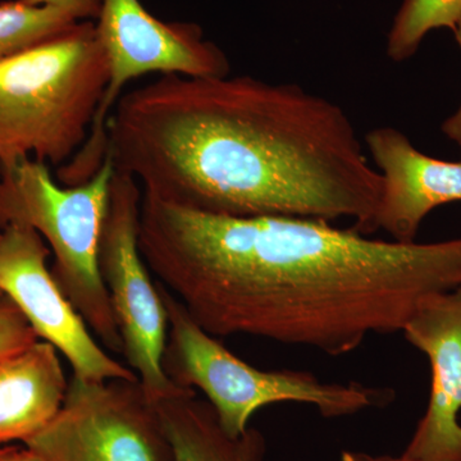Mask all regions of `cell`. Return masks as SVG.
<instances>
[{"label":"cell","instance_id":"1","mask_svg":"<svg viewBox=\"0 0 461 461\" xmlns=\"http://www.w3.org/2000/svg\"><path fill=\"white\" fill-rule=\"evenodd\" d=\"M149 271L209 335L339 357L400 332L421 300L461 287V239L418 244L293 217H223L142 193Z\"/></svg>","mask_w":461,"mask_h":461},{"label":"cell","instance_id":"2","mask_svg":"<svg viewBox=\"0 0 461 461\" xmlns=\"http://www.w3.org/2000/svg\"><path fill=\"white\" fill-rule=\"evenodd\" d=\"M107 132L115 169L162 202L373 233L384 178L344 109L299 85L163 75L121 96Z\"/></svg>","mask_w":461,"mask_h":461},{"label":"cell","instance_id":"3","mask_svg":"<svg viewBox=\"0 0 461 461\" xmlns=\"http://www.w3.org/2000/svg\"><path fill=\"white\" fill-rule=\"evenodd\" d=\"M108 83L95 23L0 60V165H66L83 148Z\"/></svg>","mask_w":461,"mask_h":461},{"label":"cell","instance_id":"4","mask_svg":"<svg viewBox=\"0 0 461 461\" xmlns=\"http://www.w3.org/2000/svg\"><path fill=\"white\" fill-rule=\"evenodd\" d=\"M114 172L107 156L89 181L63 186L53 181L47 163L33 158L0 165V230L23 224L47 240L54 256L51 275L67 299L105 348L122 354L98 269L100 230Z\"/></svg>","mask_w":461,"mask_h":461},{"label":"cell","instance_id":"5","mask_svg":"<svg viewBox=\"0 0 461 461\" xmlns=\"http://www.w3.org/2000/svg\"><path fill=\"white\" fill-rule=\"evenodd\" d=\"M157 285L168 315L163 371L176 386L202 391L230 436L242 435L251 417L272 403H304L330 420L384 408L395 399L388 387L323 382L305 371L256 368L205 332L163 285Z\"/></svg>","mask_w":461,"mask_h":461},{"label":"cell","instance_id":"6","mask_svg":"<svg viewBox=\"0 0 461 461\" xmlns=\"http://www.w3.org/2000/svg\"><path fill=\"white\" fill-rule=\"evenodd\" d=\"M108 65V83L89 136L68 163L58 169L63 186L89 181L108 150L107 124L124 86L148 74L226 77L230 62L195 23H163L140 0H102L95 23Z\"/></svg>","mask_w":461,"mask_h":461},{"label":"cell","instance_id":"7","mask_svg":"<svg viewBox=\"0 0 461 461\" xmlns=\"http://www.w3.org/2000/svg\"><path fill=\"white\" fill-rule=\"evenodd\" d=\"M142 190L127 173L115 169L98 244V269L123 344V357L151 402L180 395L167 377L162 357L168 315L139 248Z\"/></svg>","mask_w":461,"mask_h":461},{"label":"cell","instance_id":"8","mask_svg":"<svg viewBox=\"0 0 461 461\" xmlns=\"http://www.w3.org/2000/svg\"><path fill=\"white\" fill-rule=\"evenodd\" d=\"M25 446L45 461H175L140 381L72 377L56 418Z\"/></svg>","mask_w":461,"mask_h":461},{"label":"cell","instance_id":"9","mask_svg":"<svg viewBox=\"0 0 461 461\" xmlns=\"http://www.w3.org/2000/svg\"><path fill=\"white\" fill-rule=\"evenodd\" d=\"M50 253L32 227L11 224L0 230V291L23 312L38 338L63 354L76 377L90 382L139 379L91 335L48 268Z\"/></svg>","mask_w":461,"mask_h":461},{"label":"cell","instance_id":"10","mask_svg":"<svg viewBox=\"0 0 461 461\" xmlns=\"http://www.w3.org/2000/svg\"><path fill=\"white\" fill-rule=\"evenodd\" d=\"M402 332L430 366L429 406L402 456L461 461V287L421 300Z\"/></svg>","mask_w":461,"mask_h":461},{"label":"cell","instance_id":"11","mask_svg":"<svg viewBox=\"0 0 461 461\" xmlns=\"http://www.w3.org/2000/svg\"><path fill=\"white\" fill-rule=\"evenodd\" d=\"M366 142L384 178L373 232L382 230L395 241H415L421 222L433 209L460 202L461 160L426 156L393 127L372 130Z\"/></svg>","mask_w":461,"mask_h":461},{"label":"cell","instance_id":"12","mask_svg":"<svg viewBox=\"0 0 461 461\" xmlns=\"http://www.w3.org/2000/svg\"><path fill=\"white\" fill-rule=\"evenodd\" d=\"M58 350L36 341L0 362V445L38 435L62 408L67 393Z\"/></svg>","mask_w":461,"mask_h":461},{"label":"cell","instance_id":"13","mask_svg":"<svg viewBox=\"0 0 461 461\" xmlns=\"http://www.w3.org/2000/svg\"><path fill=\"white\" fill-rule=\"evenodd\" d=\"M175 461H264L263 433L249 427L242 435L230 436L213 406L195 390L157 402Z\"/></svg>","mask_w":461,"mask_h":461},{"label":"cell","instance_id":"14","mask_svg":"<svg viewBox=\"0 0 461 461\" xmlns=\"http://www.w3.org/2000/svg\"><path fill=\"white\" fill-rule=\"evenodd\" d=\"M77 23L65 12L25 0L0 3V60L59 38Z\"/></svg>","mask_w":461,"mask_h":461},{"label":"cell","instance_id":"15","mask_svg":"<svg viewBox=\"0 0 461 461\" xmlns=\"http://www.w3.org/2000/svg\"><path fill=\"white\" fill-rule=\"evenodd\" d=\"M461 0H403L387 36V56L403 62L417 53L427 33L456 29Z\"/></svg>","mask_w":461,"mask_h":461},{"label":"cell","instance_id":"16","mask_svg":"<svg viewBox=\"0 0 461 461\" xmlns=\"http://www.w3.org/2000/svg\"><path fill=\"white\" fill-rule=\"evenodd\" d=\"M38 335L11 300L0 303V362L38 341Z\"/></svg>","mask_w":461,"mask_h":461},{"label":"cell","instance_id":"17","mask_svg":"<svg viewBox=\"0 0 461 461\" xmlns=\"http://www.w3.org/2000/svg\"><path fill=\"white\" fill-rule=\"evenodd\" d=\"M32 5L50 7L65 12L69 17L84 23V21L98 20L102 0H25Z\"/></svg>","mask_w":461,"mask_h":461},{"label":"cell","instance_id":"18","mask_svg":"<svg viewBox=\"0 0 461 461\" xmlns=\"http://www.w3.org/2000/svg\"><path fill=\"white\" fill-rule=\"evenodd\" d=\"M454 33L455 39H456L457 45H459L461 50V17L459 23H457L456 29L454 30ZM441 129L442 132L459 147L461 153V104L453 115H450L447 120H445Z\"/></svg>","mask_w":461,"mask_h":461},{"label":"cell","instance_id":"19","mask_svg":"<svg viewBox=\"0 0 461 461\" xmlns=\"http://www.w3.org/2000/svg\"><path fill=\"white\" fill-rule=\"evenodd\" d=\"M0 461H45L33 453L30 448H21L17 446H8L3 447L0 453Z\"/></svg>","mask_w":461,"mask_h":461},{"label":"cell","instance_id":"20","mask_svg":"<svg viewBox=\"0 0 461 461\" xmlns=\"http://www.w3.org/2000/svg\"><path fill=\"white\" fill-rule=\"evenodd\" d=\"M339 461H415L408 457L373 456L360 451H342Z\"/></svg>","mask_w":461,"mask_h":461},{"label":"cell","instance_id":"21","mask_svg":"<svg viewBox=\"0 0 461 461\" xmlns=\"http://www.w3.org/2000/svg\"><path fill=\"white\" fill-rule=\"evenodd\" d=\"M5 299H7V296H5V294L0 291V303L5 302Z\"/></svg>","mask_w":461,"mask_h":461},{"label":"cell","instance_id":"22","mask_svg":"<svg viewBox=\"0 0 461 461\" xmlns=\"http://www.w3.org/2000/svg\"><path fill=\"white\" fill-rule=\"evenodd\" d=\"M0 453H2V448H0Z\"/></svg>","mask_w":461,"mask_h":461}]
</instances>
